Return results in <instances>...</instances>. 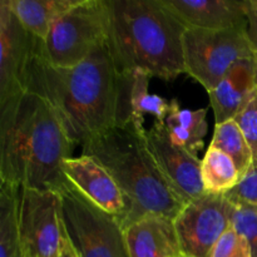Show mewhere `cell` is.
<instances>
[{
  "label": "cell",
  "mask_w": 257,
  "mask_h": 257,
  "mask_svg": "<svg viewBox=\"0 0 257 257\" xmlns=\"http://www.w3.org/2000/svg\"><path fill=\"white\" fill-rule=\"evenodd\" d=\"M40 43L25 75V92L42 97L74 145L132 122V74L115 64L107 42L74 67H54Z\"/></svg>",
  "instance_id": "6da1fadb"
},
{
  "label": "cell",
  "mask_w": 257,
  "mask_h": 257,
  "mask_svg": "<svg viewBox=\"0 0 257 257\" xmlns=\"http://www.w3.org/2000/svg\"><path fill=\"white\" fill-rule=\"evenodd\" d=\"M74 146L39 95L23 92L0 103V182L59 192Z\"/></svg>",
  "instance_id": "7a4b0ae2"
},
{
  "label": "cell",
  "mask_w": 257,
  "mask_h": 257,
  "mask_svg": "<svg viewBox=\"0 0 257 257\" xmlns=\"http://www.w3.org/2000/svg\"><path fill=\"white\" fill-rule=\"evenodd\" d=\"M107 45L123 73H145L165 80L185 73L187 28L161 0H107Z\"/></svg>",
  "instance_id": "3957f363"
},
{
  "label": "cell",
  "mask_w": 257,
  "mask_h": 257,
  "mask_svg": "<svg viewBox=\"0 0 257 257\" xmlns=\"http://www.w3.org/2000/svg\"><path fill=\"white\" fill-rule=\"evenodd\" d=\"M83 155L100 163L119 187L127 206L123 228L150 215L175 220L186 206L151 156L145 127L130 122L112 128L85 143Z\"/></svg>",
  "instance_id": "277c9868"
},
{
  "label": "cell",
  "mask_w": 257,
  "mask_h": 257,
  "mask_svg": "<svg viewBox=\"0 0 257 257\" xmlns=\"http://www.w3.org/2000/svg\"><path fill=\"white\" fill-rule=\"evenodd\" d=\"M108 28L107 0H79L55 20L40 53L54 67H74L107 42Z\"/></svg>",
  "instance_id": "5b68a950"
},
{
  "label": "cell",
  "mask_w": 257,
  "mask_h": 257,
  "mask_svg": "<svg viewBox=\"0 0 257 257\" xmlns=\"http://www.w3.org/2000/svg\"><path fill=\"white\" fill-rule=\"evenodd\" d=\"M64 231L78 257H130L124 228L69 182L59 191Z\"/></svg>",
  "instance_id": "8992f818"
},
{
  "label": "cell",
  "mask_w": 257,
  "mask_h": 257,
  "mask_svg": "<svg viewBox=\"0 0 257 257\" xmlns=\"http://www.w3.org/2000/svg\"><path fill=\"white\" fill-rule=\"evenodd\" d=\"M255 57L247 27L222 30L187 28L183 34L185 73L212 92L231 68Z\"/></svg>",
  "instance_id": "52a82bcc"
},
{
  "label": "cell",
  "mask_w": 257,
  "mask_h": 257,
  "mask_svg": "<svg viewBox=\"0 0 257 257\" xmlns=\"http://www.w3.org/2000/svg\"><path fill=\"white\" fill-rule=\"evenodd\" d=\"M18 223L24 257H58L65 238L58 192L19 188Z\"/></svg>",
  "instance_id": "ba28073f"
},
{
  "label": "cell",
  "mask_w": 257,
  "mask_h": 257,
  "mask_svg": "<svg viewBox=\"0 0 257 257\" xmlns=\"http://www.w3.org/2000/svg\"><path fill=\"white\" fill-rule=\"evenodd\" d=\"M231 203L225 195L205 193L191 201L175 218L183 257H210L231 227Z\"/></svg>",
  "instance_id": "9c48e42d"
},
{
  "label": "cell",
  "mask_w": 257,
  "mask_h": 257,
  "mask_svg": "<svg viewBox=\"0 0 257 257\" xmlns=\"http://www.w3.org/2000/svg\"><path fill=\"white\" fill-rule=\"evenodd\" d=\"M146 142L158 170L186 205L207 193L201 177L202 160L176 146L165 123L156 120L146 130Z\"/></svg>",
  "instance_id": "30bf717a"
},
{
  "label": "cell",
  "mask_w": 257,
  "mask_h": 257,
  "mask_svg": "<svg viewBox=\"0 0 257 257\" xmlns=\"http://www.w3.org/2000/svg\"><path fill=\"white\" fill-rule=\"evenodd\" d=\"M39 40L0 0V103L25 92V75Z\"/></svg>",
  "instance_id": "8fae6325"
},
{
  "label": "cell",
  "mask_w": 257,
  "mask_h": 257,
  "mask_svg": "<svg viewBox=\"0 0 257 257\" xmlns=\"http://www.w3.org/2000/svg\"><path fill=\"white\" fill-rule=\"evenodd\" d=\"M62 170L75 190L122 223L127 212L124 197L112 176L100 163L89 156L82 155L63 161Z\"/></svg>",
  "instance_id": "7c38bea8"
},
{
  "label": "cell",
  "mask_w": 257,
  "mask_h": 257,
  "mask_svg": "<svg viewBox=\"0 0 257 257\" xmlns=\"http://www.w3.org/2000/svg\"><path fill=\"white\" fill-rule=\"evenodd\" d=\"M186 28L222 30L247 27L248 0H161Z\"/></svg>",
  "instance_id": "4fadbf2b"
},
{
  "label": "cell",
  "mask_w": 257,
  "mask_h": 257,
  "mask_svg": "<svg viewBox=\"0 0 257 257\" xmlns=\"http://www.w3.org/2000/svg\"><path fill=\"white\" fill-rule=\"evenodd\" d=\"M130 257H183L175 220L145 216L124 228Z\"/></svg>",
  "instance_id": "5bb4252c"
},
{
  "label": "cell",
  "mask_w": 257,
  "mask_h": 257,
  "mask_svg": "<svg viewBox=\"0 0 257 257\" xmlns=\"http://www.w3.org/2000/svg\"><path fill=\"white\" fill-rule=\"evenodd\" d=\"M255 68V57L240 60L208 93L216 124L233 119L246 107L256 89Z\"/></svg>",
  "instance_id": "9a60e30c"
},
{
  "label": "cell",
  "mask_w": 257,
  "mask_h": 257,
  "mask_svg": "<svg viewBox=\"0 0 257 257\" xmlns=\"http://www.w3.org/2000/svg\"><path fill=\"white\" fill-rule=\"evenodd\" d=\"M23 27L40 40H45L55 20L79 0H5Z\"/></svg>",
  "instance_id": "2e32d148"
},
{
  "label": "cell",
  "mask_w": 257,
  "mask_h": 257,
  "mask_svg": "<svg viewBox=\"0 0 257 257\" xmlns=\"http://www.w3.org/2000/svg\"><path fill=\"white\" fill-rule=\"evenodd\" d=\"M207 109H182L177 99L171 100L170 114L165 120L171 140L178 147L197 156L203 148V138L207 135Z\"/></svg>",
  "instance_id": "e0dca14e"
},
{
  "label": "cell",
  "mask_w": 257,
  "mask_h": 257,
  "mask_svg": "<svg viewBox=\"0 0 257 257\" xmlns=\"http://www.w3.org/2000/svg\"><path fill=\"white\" fill-rule=\"evenodd\" d=\"M19 188L0 182V257H24L18 223Z\"/></svg>",
  "instance_id": "ac0fdd59"
},
{
  "label": "cell",
  "mask_w": 257,
  "mask_h": 257,
  "mask_svg": "<svg viewBox=\"0 0 257 257\" xmlns=\"http://www.w3.org/2000/svg\"><path fill=\"white\" fill-rule=\"evenodd\" d=\"M201 177L206 192L215 195H226L241 181L233 161L213 147H208L201 161Z\"/></svg>",
  "instance_id": "d6986e66"
},
{
  "label": "cell",
  "mask_w": 257,
  "mask_h": 257,
  "mask_svg": "<svg viewBox=\"0 0 257 257\" xmlns=\"http://www.w3.org/2000/svg\"><path fill=\"white\" fill-rule=\"evenodd\" d=\"M210 147L226 153L233 161L241 178L252 167V152L235 119L216 124Z\"/></svg>",
  "instance_id": "ffe728a7"
},
{
  "label": "cell",
  "mask_w": 257,
  "mask_h": 257,
  "mask_svg": "<svg viewBox=\"0 0 257 257\" xmlns=\"http://www.w3.org/2000/svg\"><path fill=\"white\" fill-rule=\"evenodd\" d=\"M132 83V122L145 127V114H153L157 122L165 123L170 114L171 102L157 94L148 93L150 75L145 73H133Z\"/></svg>",
  "instance_id": "44dd1931"
},
{
  "label": "cell",
  "mask_w": 257,
  "mask_h": 257,
  "mask_svg": "<svg viewBox=\"0 0 257 257\" xmlns=\"http://www.w3.org/2000/svg\"><path fill=\"white\" fill-rule=\"evenodd\" d=\"M230 202V201H228ZM231 203V202H230ZM231 227L243 236L251 248V255L257 257V207L246 203H231Z\"/></svg>",
  "instance_id": "7402d4cb"
},
{
  "label": "cell",
  "mask_w": 257,
  "mask_h": 257,
  "mask_svg": "<svg viewBox=\"0 0 257 257\" xmlns=\"http://www.w3.org/2000/svg\"><path fill=\"white\" fill-rule=\"evenodd\" d=\"M233 119L245 135L252 152V166L257 167V88L246 107Z\"/></svg>",
  "instance_id": "603a6c76"
},
{
  "label": "cell",
  "mask_w": 257,
  "mask_h": 257,
  "mask_svg": "<svg viewBox=\"0 0 257 257\" xmlns=\"http://www.w3.org/2000/svg\"><path fill=\"white\" fill-rule=\"evenodd\" d=\"M210 257H252V255L246 238L230 227L217 241Z\"/></svg>",
  "instance_id": "cb8c5ba5"
},
{
  "label": "cell",
  "mask_w": 257,
  "mask_h": 257,
  "mask_svg": "<svg viewBox=\"0 0 257 257\" xmlns=\"http://www.w3.org/2000/svg\"><path fill=\"white\" fill-rule=\"evenodd\" d=\"M225 197L231 203H246L257 207V167L252 166L238 185L226 193Z\"/></svg>",
  "instance_id": "d4e9b609"
},
{
  "label": "cell",
  "mask_w": 257,
  "mask_h": 257,
  "mask_svg": "<svg viewBox=\"0 0 257 257\" xmlns=\"http://www.w3.org/2000/svg\"><path fill=\"white\" fill-rule=\"evenodd\" d=\"M247 37L257 53V0H248L247 5Z\"/></svg>",
  "instance_id": "484cf974"
},
{
  "label": "cell",
  "mask_w": 257,
  "mask_h": 257,
  "mask_svg": "<svg viewBox=\"0 0 257 257\" xmlns=\"http://www.w3.org/2000/svg\"><path fill=\"white\" fill-rule=\"evenodd\" d=\"M58 257H78L77 252H75V250L73 248L72 243H70V241L68 240L67 236H65V238L63 240L62 248H60L59 256Z\"/></svg>",
  "instance_id": "4316f807"
},
{
  "label": "cell",
  "mask_w": 257,
  "mask_h": 257,
  "mask_svg": "<svg viewBox=\"0 0 257 257\" xmlns=\"http://www.w3.org/2000/svg\"><path fill=\"white\" fill-rule=\"evenodd\" d=\"M255 64H256V68H255V84H256V88H257V53H255Z\"/></svg>",
  "instance_id": "83f0119b"
}]
</instances>
